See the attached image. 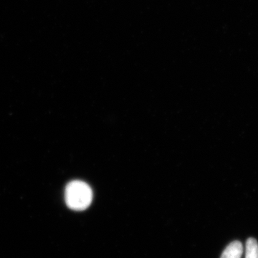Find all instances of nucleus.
<instances>
[{
	"mask_svg": "<svg viewBox=\"0 0 258 258\" xmlns=\"http://www.w3.org/2000/svg\"><path fill=\"white\" fill-rule=\"evenodd\" d=\"M243 253V246L240 241L231 242L222 252L220 258H241Z\"/></svg>",
	"mask_w": 258,
	"mask_h": 258,
	"instance_id": "nucleus-2",
	"label": "nucleus"
},
{
	"mask_svg": "<svg viewBox=\"0 0 258 258\" xmlns=\"http://www.w3.org/2000/svg\"><path fill=\"white\" fill-rule=\"evenodd\" d=\"M64 199L70 209L75 211H83L92 203V189L83 181H73L66 186Z\"/></svg>",
	"mask_w": 258,
	"mask_h": 258,
	"instance_id": "nucleus-1",
	"label": "nucleus"
},
{
	"mask_svg": "<svg viewBox=\"0 0 258 258\" xmlns=\"http://www.w3.org/2000/svg\"><path fill=\"white\" fill-rule=\"evenodd\" d=\"M245 258H258V243L252 237L246 242Z\"/></svg>",
	"mask_w": 258,
	"mask_h": 258,
	"instance_id": "nucleus-3",
	"label": "nucleus"
}]
</instances>
